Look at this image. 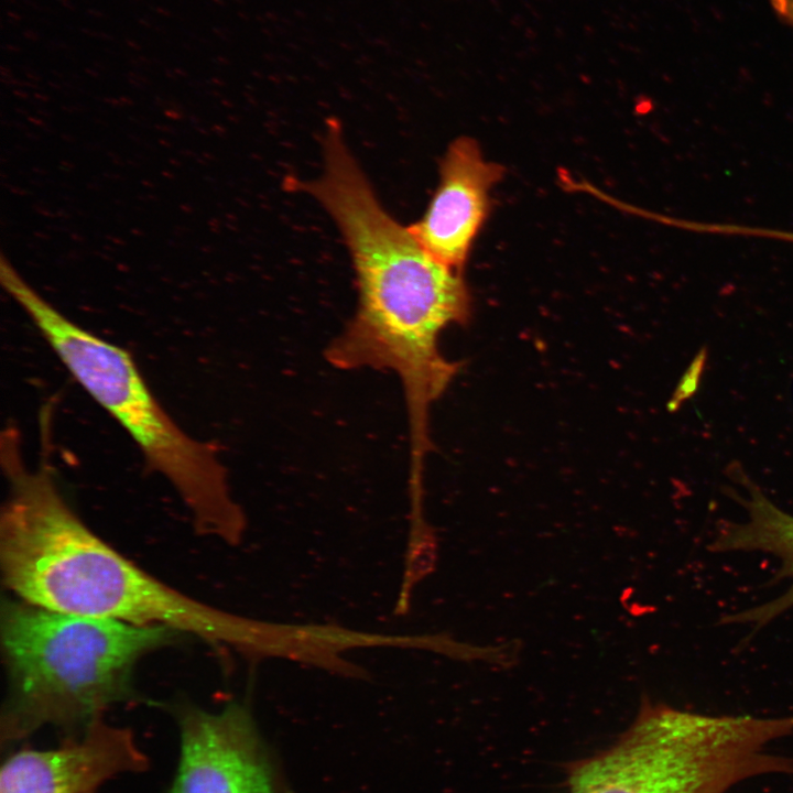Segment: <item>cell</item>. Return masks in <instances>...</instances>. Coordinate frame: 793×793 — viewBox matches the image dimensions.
<instances>
[{"label":"cell","instance_id":"1","mask_svg":"<svg viewBox=\"0 0 793 793\" xmlns=\"http://www.w3.org/2000/svg\"><path fill=\"white\" fill-rule=\"evenodd\" d=\"M8 493L0 513L4 586L28 604L140 627H164L252 659L280 658L286 624L206 605L159 580L96 535L73 510L46 452L24 459L20 433L0 439Z\"/></svg>","mask_w":793,"mask_h":793},{"label":"cell","instance_id":"2","mask_svg":"<svg viewBox=\"0 0 793 793\" xmlns=\"http://www.w3.org/2000/svg\"><path fill=\"white\" fill-rule=\"evenodd\" d=\"M8 693L1 741L23 740L45 726L84 729L133 696L139 661L178 632L44 609L3 598L0 615Z\"/></svg>","mask_w":793,"mask_h":793},{"label":"cell","instance_id":"3","mask_svg":"<svg viewBox=\"0 0 793 793\" xmlns=\"http://www.w3.org/2000/svg\"><path fill=\"white\" fill-rule=\"evenodd\" d=\"M0 276L73 378L130 436L148 467L174 488L195 530L240 543L247 520L231 495L218 448L192 437L172 419L129 351L66 317L6 261Z\"/></svg>","mask_w":793,"mask_h":793},{"label":"cell","instance_id":"4","mask_svg":"<svg viewBox=\"0 0 793 793\" xmlns=\"http://www.w3.org/2000/svg\"><path fill=\"white\" fill-rule=\"evenodd\" d=\"M793 734V715H708L644 704L608 749L575 763L568 793H726L747 779L793 773L769 746Z\"/></svg>","mask_w":793,"mask_h":793},{"label":"cell","instance_id":"5","mask_svg":"<svg viewBox=\"0 0 793 793\" xmlns=\"http://www.w3.org/2000/svg\"><path fill=\"white\" fill-rule=\"evenodd\" d=\"M323 145L321 177L306 182L289 176L284 185L313 196L338 226L356 273L355 314L377 321L463 323L469 295L461 271L433 258L384 210L335 118L326 122Z\"/></svg>","mask_w":793,"mask_h":793},{"label":"cell","instance_id":"6","mask_svg":"<svg viewBox=\"0 0 793 793\" xmlns=\"http://www.w3.org/2000/svg\"><path fill=\"white\" fill-rule=\"evenodd\" d=\"M181 754L171 793H272L252 717L232 703L178 713Z\"/></svg>","mask_w":793,"mask_h":793},{"label":"cell","instance_id":"7","mask_svg":"<svg viewBox=\"0 0 793 793\" xmlns=\"http://www.w3.org/2000/svg\"><path fill=\"white\" fill-rule=\"evenodd\" d=\"M148 768L133 732L99 717L55 748H24L8 757L0 793H98L110 779Z\"/></svg>","mask_w":793,"mask_h":793},{"label":"cell","instance_id":"8","mask_svg":"<svg viewBox=\"0 0 793 793\" xmlns=\"http://www.w3.org/2000/svg\"><path fill=\"white\" fill-rule=\"evenodd\" d=\"M502 173L474 139H456L441 161L432 199L422 218L408 227L410 232L433 258L461 271L486 219L489 193Z\"/></svg>","mask_w":793,"mask_h":793},{"label":"cell","instance_id":"9","mask_svg":"<svg viewBox=\"0 0 793 793\" xmlns=\"http://www.w3.org/2000/svg\"><path fill=\"white\" fill-rule=\"evenodd\" d=\"M775 13L793 25V0H769Z\"/></svg>","mask_w":793,"mask_h":793},{"label":"cell","instance_id":"10","mask_svg":"<svg viewBox=\"0 0 793 793\" xmlns=\"http://www.w3.org/2000/svg\"><path fill=\"white\" fill-rule=\"evenodd\" d=\"M24 37H26L30 41H37L39 34L33 30H26L23 32Z\"/></svg>","mask_w":793,"mask_h":793},{"label":"cell","instance_id":"11","mask_svg":"<svg viewBox=\"0 0 793 793\" xmlns=\"http://www.w3.org/2000/svg\"><path fill=\"white\" fill-rule=\"evenodd\" d=\"M7 15H8V18H9V20H10L11 23H13L14 21H20V20H21V15L18 14L17 12H14V11H11V10H9V11L7 12Z\"/></svg>","mask_w":793,"mask_h":793},{"label":"cell","instance_id":"12","mask_svg":"<svg viewBox=\"0 0 793 793\" xmlns=\"http://www.w3.org/2000/svg\"><path fill=\"white\" fill-rule=\"evenodd\" d=\"M87 13L94 18H104L105 17V14L97 9H88Z\"/></svg>","mask_w":793,"mask_h":793},{"label":"cell","instance_id":"13","mask_svg":"<svg viewBox=\"0 0 793 793\" xmlns=\"http://www.w3.org/2000/svg\"><path fill=\"white\" fill-rule=\"evenodd\" d=\"M154 10H155L159 14H161V15H163V17H171V15H172V13H171L167 9H165V8L156 7Z\"/></svg>","mask_w":793,"mask_h":793},{"label":"cell","instance_id":"14","mask_svg":"<svg viewBox=\"0 0 793 793\" xmlns=\"http://www.w3.org/2000/svg\"><path fill=\"white\" fill-rule=\"evenodd\" d=\"M57 1H58L64 8H66V9H69V10H74V9H75V7H74V4L70 2V0H57Z\"/></svg>","mask_w":793,"mask_h":793},{"label":"cell","instance_id":"15","mask_svg":"<svg viewBox=\"0 0 793 793\" xmlns=\"http://www.w3.org/2000/svg\"><path fill=\"white\" fill-rule=\"evenodd\" d=\"M126 44L129 45L130 47H133L134 50L141 48V46L135 41H132V40H126Z\"/></svg>","mask_w":793,"mask_h":793},{"label":"cell","instance_id":"16","mask_svg":"<svg viewBox=\"0 0 793 793\" xmlns=\"http://www.w3.org/2000/svg\"><path fill=\"white\" fill-rule=\"evenodd\" d=\"M139 23L142 24V25H144L145 28H150V26H151L150 21H146V20L143 19V18L139 19Z\"/></svg>","mask_w":793,"mask_h":793},{"label":"cell","instance_id":"17","mask_svg":"<svg viewBox=\"0 0 793 793\" xmlns=\"http://www.w3.org/2000/svg\"><path fill=\"white\" fill-rule=\"evenodd\" d=\"M4 47H7L8 50L19 51V47L11 45V44H7Z\"/></svg>","mask_w":793,"mask_h":793},{"label":"cell","instance_id":"18","mask_svg":"<svg viewBox=\"0 0 793 793\" xmlns=\"http://www.w3.org/2000/svg\"><path fill=\"white\" fill-rule=\"evenodd\" d=\"M213 2H215V3L219 4V6H224V4H225V2H224L222 0H213Z\"/></svg>","mask_w":793,"mask_h":793},{"label":"cell","instance_id":"19","mask_svg":"<svg viewBox=\"0 0 793 793\" xmlns=\"http://www.w3.org/2000/svg\"><path fill=\"white\" fill-rule=\"evenodd\" d=\"M6 1H9V2H11V3H14V2H15V0H6Z\"/></svg>","mask_w":793,"mask_h":793},{"label":"cell","instance_id":"20","mask_svg":"<svg viewBox=\"0 0 793 793\" xmlns=\"http://www.w3.org/2000/svg\"><path fill=\"white\" fill-rule=\"evenodd\" d=\"M135 1H139V0H135Z\"/></svg>","mask_w":793,"mask_h":793}]
</instances>
